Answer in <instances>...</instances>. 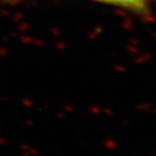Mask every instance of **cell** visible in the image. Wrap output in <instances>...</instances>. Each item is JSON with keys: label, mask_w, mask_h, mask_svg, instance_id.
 Wrapping results in <instances>:
<instances>
[{"label": "cell", "mask_w": 156, "mask_h": 156, "mask_svg": "<svg viewBox=\"0 0 156 156\" xmlns=\"http://www.w3.org/2000/svg\"><path fill=\"white\" fill-rule=\"evenodd\" d=\"M96 1L123 7L125 9L132 11L134 13H140V14L147 13L148 5H149V0H96Z\"/></svg>", "instance_id": "1"}]
</instances>
